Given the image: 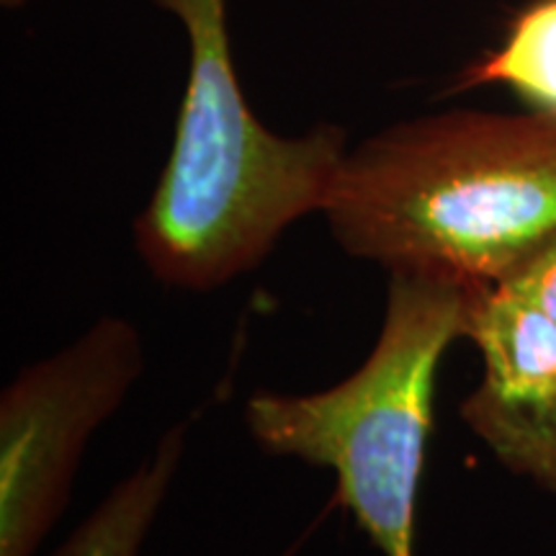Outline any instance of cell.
<instances>
[{
  "label": "cell",
  "instance_id": "cell-8",
  "mask_svg": "<svg viewBox=\"0 0 556 556\" xmlns=\"http://www.w3.org/2000/svg\"><path fill=\"white\" fill-rule=\"evenodd\" d=\"M497 287H507L528 299L556 325V238L539 248L516 274L507 276Z\"/></svg>",
  "mask_w": 556,
  "mask_h": 556
},
{
  "label": "cell",
  "instance_id": "cell-5",
  "mask_svg": "<svg viewBox=\"0 0 556 556\" xmlns=\"http://www.w3.org/2000/svg\"><path fill=\"white\" fill-rule=\"evenodd\" d=\"M464 338L482 381L462 420L513 475L556 492V325L507 287L471 289Z\"/></svg>",
  "mask_w": 556,
  "mask_h": 556
},
{
  "label": "cell",
  "instance_id": "cell-9",
  "mask_svg": "<svg viewBox=\"0 0 556 556\" xmlns=\"http://www.w3.org/2000/svg\"><path fill=\"white\" fill-rule=\"evenodd\" d=\"M26 3H31V0H0V5H3V9H21V5H26Z\"/></svg>",
  "mask_w": 556,
  "mask_h": 556
},
{
  "label": "cell",
  "instance_id": "cell-6",
  "mask_svg": "<svg viewBox=\"0 0 556 556\" xmlns=\"http://www.w3.org/2000/svg\"><path fill=\"white\" fill-rule=\"evenodd\" d=\"M184 448L186 422H178L160 435L152 454L101 500L54 556H139L178 475Z\"/></svg>",
  "mask_w": 556,
  "mask_h": 556
},
{
  "label": "cell",
  "instance_id": "cell-2",
  "mask_svg": "<svg viewBox=\"0 0 556 556\" xmlns=\"http://www.w3.org/2000/svg\"><path fill=\"white\" fill-rule=\"evenodd\" d=\"M469 294L448 278L389 274L384 323L361 368L323 392H255L245 405L268 454L336 471L340 503L384 556H413L435 371L464 338Z\"/></svg>",
  "mask_w": 556,
  "mask_h": 556
},
{
  "label": "cell",
  "instance_id": "cell-1",
  "mask_svg": "<svg viewBox=\"0 0 556 556\" xmlns=\"http://www.w3.org/2000/svg\"><path fill=\"white\" fill-rule=\"evenodd\" d=\"M348 255L389 274L503 283L556 238V116L446 111L348 148L325 204Z\"/></svg>",
  "mask_w": 556,
  "mask_h": 556
},
{
  "label": "cell",
  "instance_id": "cell-3",
  "mask_svg": "<svg viewBox=\"0 0 556 556\" xmlns=\"http://www.w3.org/2000/svg\"><path fill=\"white\" fill-rule=\"evenodd\" d=\"M348 152L338 124L283 137L261 124L238 75L186 80L176 139L135 219L157 281L208 291L253 270L296 219L323 212Z\"/></svg>",
  "mask_w": 556,
  "mask_h": 556
},
{
  "label": "cell",
  "instance_id": "cell-7",
  "mask_svg": "<svg viewBox=\"0 0 556 556\" xmlns=\"http://www.w3.org/2000/svg\"><path fill=\"white\" fill-rule=\"evenodd\" d=\"M479 86H505L536 114L556 116V0L526 5L503 45L471 62L454 90Z\"/></svg>",
  "mask_w": 556,
  "mask_h": 556
},
{
  "label": "cell",
  "instance_id": "cell-4",
  "mask_svg": "<svg viewBox=\"0 0 556 556\" xmlns=\"http://www.w3.org/2000/svg\"><path fill=\"white\" fill-rule=\"evenodd\" d=\"M144 371L124 317L26 366L0 394V556H31L65 510L83 451Z\"/></svg>",
  "mask_w": 556,
  "mask_h": 556
}]
</instances>
